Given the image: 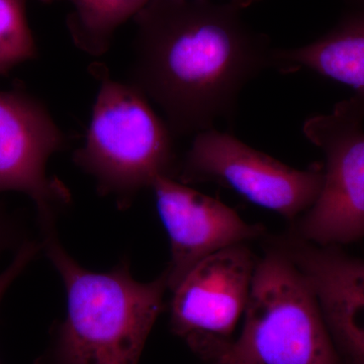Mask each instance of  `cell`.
<instances>
[{
    "mask_svg": "<svg viewBox=\"0 0 364 364\" xmlns=\"http://www.w3.org/2000/svg\"><path fill=\"white\" fill-rule=\"evenodd\" d=\"M66 145L65 134L40 100L21 88L0 91V193H25L40 221L55 220L71 203L65 184L47 174L50 158Z\"/></svg>",
    "mask_w": 364,
    "mask_h": 364,
    "instance_id": "ba28073f",
    "label": "cell"
},
{
    "mask_svg": "<svg viewBox=\"0 0 364 364\" xmlns=\"http://www.w3.org/2000/svg\"><path fill=\"white\" fill-rule=\"evenodd\" d=\"M215 364H345L317 294L284 248L258 259L241 333Z\"/></svg>",
    "mask_w": 364,
    "mask_h": 364,
    "instance_id": "277c9868",
    "label": "cell"
},
{
    "mask_svg": "<svg viewBox=\"0 0 364 364\" xmlns=\"http://www.w3.org/2000/svg\"><path fill=\"white\" fill-rule=\"evenodd\" d=\"M26 1L0 0V76L39 55L26 20Z\"/></svg>",
    "mask_w": 364,
    "mask_h": 364,
    "instance_id": "4fadbf2b",
    "label": "cell"
},
{
    "mask_svg": "<svg viewBox=\"0 0 364 364\" xmlns=\"http://www.w3.org/2000/svg\"><path fill=\"white\" fill-rule=\"evenodd\" d=\"M38 251H39V246L37 244L33 242H26L18 248V252L6 269L0 272V301L16 277L25 270L28 263L37 255Z\"/></svg>",
    "mask_w": 364,
    "mask_h": 364,
    "instance_id": "5bb4252c",
    "label": "cell"
},
{
    "mask_svg": "<svg viewBox=\"0 0 364 364\" xmlns=\"http://www.w3.org/2000/svg\"><path fill=\"white\" fill-rule=\"evenodd\" d=\"M282 248L317 294L345 364H364V260L293 237Z\"/></svg>",
    "mask_w": 364,
    "mask_h": 364,
    "instance_id": "30bf717a",
    "label": "cell"
},
{
    "mask_svg": "<svg viewBox=\"0 0 364 364\" xmlns=\"http://www.w3.org/2000/svg\"><path fill=\"white\" fill-rule=\"evenodd\" d=\"M363 124L364 100L358 95L304 124V135L324 153L325 165L320 195L296 223L299 240L325 247L364 238Z\"/></svg>",
    "mask_w": 364,
    "mask_h": 364,
    "instance_id": "5b68a950",
    "label": "cell"
},
{
    "mask_svg": "<svg viewBox=\"0 0 364 364\" xmlns=\"http://www.w3.org/2000/svg\"><path fill=\"white\" fill-rule=\"evenodd\" d=\"M44 247L63 279L65 320L35 364H139L168 289L165 273L150 282L134 279L124 261L109 272L79 265L41 222Z\"/></svg>",
    "mask_w": 364,
    "mask_h": 364,
    "instance_id": "7a4b0ae2",
    "label": "cell"
},
{
    "mask_svg": "<svg viewBox=\"0 0 364 364\" xmlns=\"http://www.w3.org/2000/svg\"><path fill=\"white\" fill-rule=\"evenodd\" d=\"M44 4L68 1L74 7L66 26L80 51L102 57L111 48L119 26L135 18L149 0H39Z\"/></svg>",
    "mask_w": 364,
    "mask_h": 364,
    "instance_id": "7c38bea8",
    "label": "cell"
},
{
    "mask_svg": "<svg viewBox=\"0 0 364 364\" xmlns=\"http://www.w3.org/2000/svg\"><path fill=\"white\" fill-rule=\"evenodd\" d=\"M257 261L246 244L231 246L198 263L172 291V331L200 358L217 363L233 343Z\"/></svg>",
    "mask_w": 364,
    "mask_h": 364,
    "instance_id": "52a82bcc",
    "label": "cell"
},
{
    "mask_svg": "<svg viewBox=\"0 0 364 364\" xmlns=\"http://www.w3.org/2000/svg\"><path fill=\"white\" fill-rule=\"evenodd\" d=\"M193 136L177 168L182 183L215 182L289 221L305 214L320 195L324 181L320 163L293 168L215 128Z\"/></svg>",
    "mask_w": 364,
    "mask_h": 364,
    "instance_id": "8992f818",
    "label": "cell"
},
{
    "mask_svg": "<svg viewBox=\"0 0 364 364\" xmlns=\"http://www.w3.org/2000/svg\"><path fill=\"white\" fill-rule=\"evenodd\" d=\"M90 71L98 81L97 95L73 162L95 179L98 193L128 208L158 177L176 178L174 136L143 93L112 78L104 64L93 63Z\"/></svg>",
    "mask_w": 364,
    "mask_h": 364,
    "instance_id": "3957f363",
    "label": "cell"
},
{
    "mask_svg": "<svg viewBox=\"0 0 364 364\" xmlns=\"http://www.w3.org/2000/svg\"><path fill=\"white\" fill-rule=\"evenodd\" d=\"M258 1H260V0H230V2H232L236 6L240 7L242 9H247V7L252 6V4ZM348 1L353 2L356 6L364 4V0H348Z\"/></svg>",
    "mask_w": 364,
    "mask_h": 364,
    "instance_id": "2e32d148",
    "label": "cell"
},
{
    "mask_svg": "<svg viewBox=\"0 0 364 364\" xmlns=\"http://www.w3.org/2000/svg\"><path fill=\"white\" fill-rule=\"evenodd\" d=\"M151 188L168 235L170 262L164 273L171 291L205 258L255 240L264 233V227L244 221L221 200L188 188L173 177H158Z\"/></svg>",
    "mask_w": 364,
    "mask_h": 364,
    "instance_id": "9c48e42d",
    "label": "cell"
},
{
    "mask_svg": "<svg viewBox=\"0 0 364 364\" xmlns=\"http://www.w3.org/2000/svg\"><path fill=\"white\" fill-rule=\"evenodd\" d=\"M232 2L149 0L133 18L127 82L161 109L174 138L233 123L245 86L274 69L269 38Z\"/></svg>",
    "mask_w": 364,
    "mask_h": 364,
    "instance_id": "6da1fadb",
    "label": "cell"
},
{
    "mask_svg": "<svg viewBox=\"0 0 364 364\" xmlns=\"http://www.w3.org/2000/svg\"><path fill=\"white\" fill-rule=\"evenodd\" d=\"M274 63L282 73L305 69L349 86L364 100V4L309 44L275 48Z\"/></svg>",
    "mask_w": 364,
    "mask_h": 364,
    "instance_id": "8fae6325",
    "label": "cell"
},
{
    "mask_svg": "<svg viewBox=\"0 0 364 364\" xmlns=\"http://www.w3.org/2000/svg\"><path fill=\"white\" fill-rule=\"evenodd\" d=\"M14 235L9 220L0 212V251L9 247L13 243Z\"/></svg>",
    "mask_w": 364,
    "mask_h": 364,
    "instance_id": "9a60e30c",
    "label": "cell"
}]
</instances>
